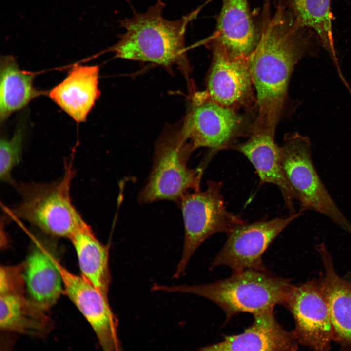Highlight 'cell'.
<instances>
[{
	"mask_svg": "<svg viewBox=\"0 0 351 351\" xmlns=\"http://www.w3.org/2000/svg\"><path fill=\"white\" fill-rule=\"evenodd\" d=\"M316 41H320L315 33L300 24L281 4L264 24L257 43L248 57L256 98L250 134L274 136L288 102L292 73L303 57L316 54Z\"/></svg>",
	"mask_w": 351,
	"mask_h": 351,
	"instance_id": "1",
	"label": "cell"
},
{
	"mask_svg": "<svg viewBox=\"0 0 351 351\" xmlns=\"http://www.w3.org/2000/svg\"><path fill=\"white\" fill-rule=\"evenodd\" d=\"M165 4L161 0L144 13L133 11V16L119 21L125 32L112 46L115 57L151 62L169 67L176 65L184 72L190 68L185 46L188 25L195 20L204 5L173 20L162 16Z\"/></svg>",
	"mask_w": 351,
	"mask_h": 351,
	"instance_id": "2",
	"label": "cell"
},
{
	"mask_svg": "<svg viewBox=\"0 0 351 351\" xmlns=\"http://www.w3.org/2000/svg\"><path fill=\"white\" fill-rule=\"evenodd\" d=\"M294 287L289 279L277 276L266 269L233 272L230 277L210 283L176 286L156 284L152 289L164 292L190 293L210 300L224 312L226 324L240 313L254 315L274 310L277 305L284 306Z\"/></svg>",
	"mask_w": 351,
	"mask_h": 351,
	"instance_id": "3",
	"label": "cell"
},
{
	"mask_svg": "<svg viewBox=\"0 0 351 351\" xmlns=\"http://www.w3.org/2000/svg\"><path fill=\"white\" fill-rule=\"evenodd\" d=\"M71 162L66 163L63 176L50 183L23 184L18 187L21 200L11 211L51 236L70 239L85 222L72 204Z\"/></svg>",
	"mask_w": 351,
	"mask_h": 351,
	"instance_id": "4",
	"label": "cell"
},
{
	"mask_svg": "<svg viewBox=\"0 0 351 351\" xmlns=\"http://www.w3.org/2000/svg\"><path fill=\"white\" fill-rule=\"evenodd\" d=\"M280 153L282 167L299 203V211L317 212L351 235V223L331 196L315 168L309 138L297 132L287 133Z\"/></svg>",
	"mask_w": 351,
	"mask_h": 351,
	"instance_id": "5",
	"label": "cell"
},
{
	"mask_svg": "<svg viewBox=\"0 0 351 351\" xmlns=\"http://www.w3.org/2000/svg\"><path fill=\"white\" fill-rule=\"evenodd\" d=\"M222 183L207 181V187L186 192L178 204L184 225V238L181 259L173 277L184 272L192 255L200 245L213 234L228 233L245 221L229 211L221 194Z\"/></svg>",
	"mask_w": 351,
	"mask_h": 351,
	"instance_id": "6",
	"label": "cell"
},
{
	"mask_svg": "<svg viewBox=\"0 0 351 351\" xmlns=\"http://www.w3.org/2000/svg\"><path fill=\"white\" fill-rule=\"evenodd\" d=\"M195 149L182 136H167L157 144L151 172L138 195L140 204L159 200L178 203L186 192L200 190V181L207 162L197 168L187 166Z\"/></svg>",
	"mask_w": 351,
	"mask_h": 351,
	"instance_id": "7",
	"label": "cell"
},
{
	"mask_svg": "<svg viewBox=\"0 0 351 351\" xmlns=\"http://www.w3.org/2000/svg\"><path fill=\"white\" fill-rule=\"evenodd\" d=\"M250 126L244 115L214 101L203 91L193 97L180 133L195 149L206 147L214 154L230 149L234 139Z\"/></svg>",
	"mask_w": 351,
	"mask_h": 351,
	"instance_id": "8",
	"label": "cell"
},
{
	"mask_svg": "<svg viewBox=\"0 0 351 351\" xmlns=\"http://www.w3.org/2000/svg\"><path fill=\"white\" fill-rule=\"evenodd\" d=\"M298 211L286 217L244 223L227 234L222 249L211 263V268L225 266L233 272L245 269L264 270L262 256L276 237L302 214Z\"/></svg>",
	"mask_w": 351,
	"mask_h": 351,
	"instance_id": "9",
	"label": "cell"
},
{
	"mask_svg": "<svg viewBox=\"0 0 351 351\" xmlns=\"http://www.w3.org/2000/svg\"><path fill=\"white\" fill-rule=\"evenodd\" d=\"M284 306L293 316L292 332L299 344L316 351L330 349L333 331L318 280L295 286Z\"/></svg>",
	"mask_w": 351,
	"mask_h": 351,
	"instance_id": "10",
	"label": "cell"
},
{
	"mask_svg": "<svg viewBox=\"0 0 351 351\" xmlns=\"http://www.w3.org/2000/svg\"><path fill=\"white\" fill-rule=\"evenodd\" d=\"M63 292L92 327L101 348L106 351L122 350L118 335V321L108 298L81 275L70 272L59 262Z\"/></svg>",
	"mask_w": 351,
	"mask_h": 351,
	"instance_id": "11",
	"label": "cell"
},
{
	"mask_svg": "<svg viewBox=\"0 0 351 351\" xmlns=\"http://www.w3.org/2000/svg\"><path fill=\"white\" fill-rule=\"evenodd\" d=\"M213 58L208 76V97L218 104L237 111L254 107L256 98L248 57L232 58L213 48Z\"/></svg>",
	"mask_w": 351,
	"mask_h": 351,
	"instance_id": "12",
	"label": "cell"
},
{
	"mask_svg": "<svg viewBox=\"0 0 351 351\" xmlns=\"http://www.w3.org/2000/svg\"><path fill=\"white\" fill-rule=\"evenodd\" d=\"M52 246L43 238H34L24 262L23 273L28 297L46 312L63 292L59 262Z\"/></svg>",
	"mask_w": 351,
	"mask_h": 351,
	"instance_id": "13",
	"label": "cell"
},
{
	"mask_svg": "<svg viewBox=\"0 0 351 351\" xmlns=\"http://www.w3.org/2000/svg\"><path fill=\"white\" fill-rule=\"evenodd\" d=\"M248 0H223L212 48L230 58H248L259 39Z\"/></svg>",
	"mask_w": 351,
	"mask_h": 351,
	"instance_id": "14",
	"label": "cell"
},
{
	"mask_svg": "<svg viewBox=\"0 0 351 351\" xmlns=\"http://www.w3.org/2000/svg\"><path fill=\"white\" fill-rule=\"evenodd\" d=\"M252 323L241 333L225 335L222 341L200 351H296L298 342L292 331L283 328L274 310L253 315Z\"/></svg>",
	"mask_w": 351,
	"mask_h": 351,
	"instance_id": "15",
	"label": "cell"
},
{
	"mask_svg": "<svg viewBox=\"0 0 351 351\" xmlns=\"http://www.w3.org/2000/svg\"><path fill=\"white\" fill-rule=\"evenodd\" d=\"M274 136L267 133L250 135L242 143L234 144L231 149L244 155L255 169L260 184L276 186L281 193L285 206L290 214L297 213L294 205L296 196L284 174L281 161L280 146Z\"/></svg>",
	"mask_w": 351,
	"mask_h": 351,
	"instance_id": "16",
	"label": "cell"
},
{
	"mask_svg": "<svg viewBox=\"0 0 351 351\" xmlns=\"http://www.w3.org/2000/svg\"><path fill=\"white\" fill-rule=\"evenodd\" d=\"M98 65L76 64L47 94L78 123L84 122L100 95Z\"/></svg>",
	"mask_w": 351,
	"mask_h": 351,
	"instance_id": "17",
	"label": "cell"
},
{
	"mask_svg": "<svg viewBox=\"0 0 351 351\" xmlns=\"http://www.w3.org/2000/svg\"><path fill=\"white\" fill-rule=\"evenodd\" d=\"M317 250L324 269L318 281L328 306L334 341L351 349V285L336 273L325 245L320 244Z\"/></svg>",
	"mask_w": 351,
	"mask_h": 351,
	"instance_id": "18",
	"label": "cell"
},
{
	"mask_svg": "<svg viewBox=\"0 0 351 351\" xmlns=\"http://www.w3.org/2000/svg\"><path fill=\"white\" fill-rule=\"evenodd\" d=\"M53 326L46 311L26 296L25 292L0 294L1 330L42 338Z\"/></svg>",
	"mask_w": 351,
	"mask_h": 351,
	"instance_id": "19",
	"label": "cell"
},
{
	"mask_svg": "<svg viewBox=\"0 0 351 351\" xmlns=\"http://www.w3.org/2000/svg\"><path fill=\"white\" fill-rule=\"evenodd\" d=\"M69 240L76 252L81 275L108 297L111 281L109 247L98 240L85 222Z\"/></svg>",
	"mask_w": 351,
	"mask_h": 351,
	"instance_id": "20",
	"label": "cell"
},
{
	"mask_svg": "<svg viewBox=\"0 0 351 351\" xmlns=\"http://www.w3.org/2000/svg\"><path fill=\"white\" fill-rule=\"evenodd\" d=\"M35 74L20 68L12 55L2 56L0 61V120L4 122L44 92L33 85Z\"/></svg>",
	"mask_w": 351,
	"mask_h": 351,
	"instance_id": "21",
	"label": "cell"
},
{
	"mask_svg": "<svg viewBox=\"0 0 351 351\" xmlns=\"http://www.w3.org/2000/svg\"><path fill=\"white\" fill-rule=\"evenodd\" d=\"M301 25L313 30L328 52L340 77L341 72L332 29L330 0H283L281 3Z\"/></svg>",
	"mask_w": 351,
	"mask_h": 351,
	"instance_id": "22",
	"label": "cell"
},
{
	"mask_svg": "<svg viewBox=\"0 0 351 351\" xmlns=\"http://www.w3.org/2000/svg\"><path fill=\"white\" fill-rule=\"evenodd\" d=\"M23 138V129L20 126L11 138H1L0 177L1 181L12 183L11 172L21 160Z\"/></svg>",
	"mask_w": 351,
	"mask_h": 351,
	"instance_id": "23",
	"label": "cell"
},
{
	"mask_svg": "<svg viewBox=\"0 0 351 351\" xmlns=\"http://www.w3.org/2000/svg\"><path fill=\"white\" fill-rule=\"evenodd\" d=\"M344 278L351 285V273H348Z\"/></svg>",
	"mask_w": 351,
	"mask_h": 351,
	"instance_id": "24",
	"label": "cell"
}]
</instances>
